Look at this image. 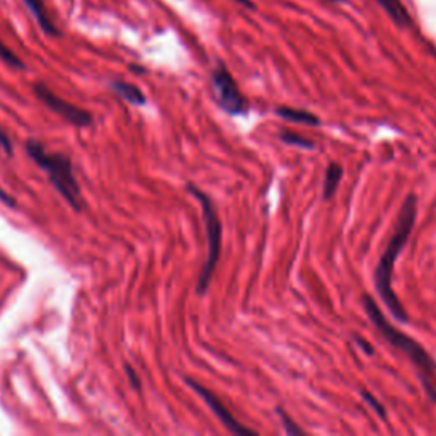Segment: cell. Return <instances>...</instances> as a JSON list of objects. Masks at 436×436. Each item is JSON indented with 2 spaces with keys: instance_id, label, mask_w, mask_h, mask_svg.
<instances>
[{
  "instance_id": "7402d4cb",
  "label": "cell",
  "mask_w": 436,
  "mask_h": 436,
  "mask_svg": "<svg viewBox=\"0 0 436 436\" xmlns=\"http://www.w3.org/2000/svg\"><path fill=\"white\" fill-rule=\"evenodd\" d=\"M327 2H334V3H337V2H343V0H327Z\"/></svg>"
},
{
  "instance_id": "52a82bcc",
  "label": "cell",
  "mask_w": 436,
  "mask_h": 436,
  "mask_svg": "<svg viewBox=\"0 0 436 436\" xmlns=\"http://www.w3.org/2000/svg\"><path fill=\"white\" fill-rule=\"evenodd\" d=\"M186 383L191 387V389L194 390V392L198 394V396L201 397V399L205 400V404H207V406L210 407L211 413H214L215 416L218 418L220 423H222L223 426H225L227 430L230 431V433L239 435V436L240 435H247V436H256L257 435L256 431L251 430V428L242 426V424H240L239 421H237L235 418H233L232 414H230V411L227 409L225 404H223L222 400L218 399V396H215V394L211 392V390H208L207 387L200 385V383L194 382V380H191V379H186Z\"/></svg>"
},
{
  "instance_id": "30bf717a",
  "label": "cell",
  "mask_w": 436,
  "mask_h": 436,
  "mask_svg": "<svg viewBox=\"0 0 436 436\" xmlns=\"http://www.w3.org/2000/svg\"><path fill=\"white\" fill-rule=\"evenodd\" d=\"M343 167L336 162H331L329 167L326 170V177H324V184H322V198L324 200H331L336 194L337 188H339L341 179H343Z\"/></svg>"
},
{
  "instance_id": "6da1fadb",
  "label": "cell",
  "mask_w": 436,
  "mask_h": 436,
  "mask_svg": "<svg viewBox=\"0 0 436 436\" xmlns=\"http://www.w3.org/2000/svg\"><path fill=\"white\" fill-rule=\"evenodd\" d=\"M416 217L418 196L414 193H411L402 201L399 217H397L396 229H394L389 244H387L385 251L380 256L379 264H376L375 271H373V281H375V288L380 300L385 303V307L389 309V313H392L394 319L404 324L409 322V316H407L406 309H404L400 300L397 298L396 292H394V268H396L397 257H399V254L402 253L407 240H409L414 223H416Z\"/></svg>"
},
{
  "instance_id": "7c38bea8",
  "label": "cell",
  "mask_w": 436,
  "mask_h": 436,
  "mask_svg": "<svg viewBox=\"0 0 436 436\" xmlns=\"http://www.w3.org/2000/svg\"><path fill=\"white\" fill-rule=\"evenodd\" d=\"M111 89H113L118 96L123 97L125 101L135 104V106H144V104L146 103L144 92H142L137 86H133V84L111 82Z\"/></svg>"
},
{
  "instance_id": "e0dca14e",
  "label": "cell",
  "mask_w": 436,
  "mask_h": 436,
  "mask_svg": "<svg viewBox=\"0 0 436 436\" xmlns=\"http://www.w3.org/2000/svg\"><path fill=\"white\" fill-rule=\"evenodd\" d=\"M0 149H2L5 153H9V155L12 153V144H10L9 137H7V133L2 130V128H0Z\"/></svg>"
},
{
  "instance_id": "ac0fdd59",
  "label": "cell",
  "mask_w": 436,
  "mask_h": 436,
  "mask_svg": "<svg viewBox=\"0 0 436 436\" xmlns=\"http://www.w3.org/2000/svg\"><path fill=\"white\" fill-rule=\"evenodd\" d=\"M127 373H128V376H130V382H131V387H133V389H137V390H140V379H138V375L137 373H135V370L131 368L130 365H127Z\"/></svg>"
},
{
  "instance_id": "8992f818",
  "label": "cell",
  "mask_w": 436,
  "mask_h": 436,
  "mask_svg": "<svg viewBox=\"0 0 436 436\" xmlns=\"http://www.w3.org/2000/svg\"><path fill=\"white\" fill-rule=\"evenodd\" d=\"M34 94L38 96V99L44 104V106L50 107L51 111H55L57 114H60L64 120H67L68 123L75 125V127H89L92 123V116H90L87 111L80 110V107L73 106V104L67 103V101L60 99L55 92H51L44 84H36L34 86Z\"/></svg>"
},
{
  "instance_id": "9c48e42d",
  "label": "cell",
  "mask_w": 436,
  "mask_h": 436,
  "mask_svg": "<svg viewBox=\"0 0 436 436\" xmlns=\"http://www.w3.org/2000/svg\"><path fill=\"white\" fill-rule=\"evenodd\" d=\"M24 3L27 5L29 12L33 14L34 19L38 21L41 29L48 34V36H58V29L53 23H51L50 16H48L47 9H44V3L43 0H24Z\"/></svg>"
},
{
  "instance_id": "ba28073f",
  "label": "cell",
  "mask_w": 436,
  "mask_h": 436,
  "mask_svg": "<svg viewBox=\"0 0 436 436\" xmlns=\"http://www.w3.org/2000/svg\"><path fill=\"white\" fill-rule=\"evenodd\" d=\"M375 2L382 7L383 12L392 19V23L397 27H400V29L413 27V17L400 0H375Z\"/></svg>"
},
{
  "instance_id": "9a60e30c",
  "label": "cell",
  "mask_w": 436,
  "mask_h": 436,
  "mask_svg": "<svg viewBox=\"0 0 436 436\" xmlns=\"http://www.w3.org/2000/svg\"><path fill=\"white\" fill-rule=\"evenodd\" d=\"M277 413H278V416L281 418V423H283L285 431H287L288 435H303V430H302V428L296 426L295 421H293L292 418L288 416L287 413H285L283 407H277Z\"/></svg>"
},
{
  "instance_id": "4fadbf2b",
  "label": "cell",
  "mask_w": 436,
  "mask_h": 436,
  "mask_svg": "<svg viewBox=\"0 0 436 436\" xmlns=\"http://www.w3.org/2000/svg\"><path fill=\"white\" fill-rule=\"evenodd\" d=\"M280 138H281V142H285L287 145L300 146V149H305V150L313 149L312 140H309V138H305V137H300V135H296V133H292V131L283 130L280 133Z\"/></svg>"
},
{
  "instance_id": "5b68a950",
  "label": "cell",
  "mask_w": 436,
  "mask_h": 436,
  "mask_svg": "<svg viewBox=\"0 0 436 436\" xmlns=\"http://www.w3.org/2000/svg\"><path fill=\"white\" fill-rule=\"evenodd\" d=\"M211 87H214L218 106L225 113H229L230 116H240V114L247 113L249 103L240 92L232 73L223 64H218L217 68H214V72H211Z\"/></svg>"
},
{
  "instance_id": "3957f363",
  "label": "cell",
  "mask_w": 436,
  "mask_h": 436,
  "mask_svg": "<svg viewBox=\"0 0 436 436\" xmlns=\"http://www.w3.org/2000/svg\"><path fill=\"white\" fill-rule=\"evenodd\" d=\"M26 152L31 159L48 174L55 190L65 198L73 210H80L82 198H80V188L73 174L70 159L64 153H51L41 145L40 142L29 140L26 144Z\"/></svg>"
},
{
  "instance_id": "277c9868",
  "label": "cell",
  "mask_w": 436,
  "mask_h": 436,
  "mask_svg": "<svg viewBox=\"0 0 436 436\" xmlns=\"http://www.w3.org/2000/svg\"><path fill=\"white\" fill-rule=\"evenodd\" d=\"M188 191L200 201L201 211H203L205 232H207V259H205L203 268H201L200 277H198L196 281V293L198 295H205L208 287H210L215 268H217L220 259V253H222V222H220L214 200L203 190L193 186V184H188Z\"/></svg>"
},
{
  "instance_id": "5bb4252c",
  "label": "cell",
  "mask_w": 436,
  "mask_h": 436,
  "mask_svg": "<svg viewBox=\"0 0 436 436\" xmlns=\"http://www.w3.org/2000/svg\"><path fill=\"white\" fill-rule=\"evenodd\" d=\"M0 58H2V60L5 62V64L9 65V67L19 68V70H23V68H24V64L21 62V58L17 57L16 53H12V51H10L9 48L5 47V44H3L2 40H0Z\"/></svg>"
},
{
  "instance_id": "d6986e66",
  "label": "cell",
  "mask_w": 436,
  "mask_h": 436,
  "mask_svg": "<svg viewBox=\"0 0 436 436\" xmlns=\"http://www.w3.org/2000/svg\"><path fill=\"white\" fill-rule=\"evenodd\" d=\"M355 341H357V344H358V346H360V348H363V350H365V353H366V355H368V357H372V355H373V350H372V346H370V344H368V343H366V341L363 339V337H358V336H355Z\"/></svg>"
},
{
  "instance_id": "2e32d148",
  "label": "cell",
  "mask_w": 436,
  "mask_h": 436,
  "mask_svg": "<svg viewBox=\"0 0 436 436\" xmlns=\"http://www.w3.org/2000/svg\"><path fill=\"white\" fill-rule=\"evenodd\" d=\"M360 394H361V397H363V400H365V402H366V404H368V406H370V407H372V409H373V411H375V413H376V414H379V416H380V418H382V420H385V418H387V411H385V407H383V406H382V404H380V402H379V400H376V399H375V396H372V394H370V392H366V390H361V392H360Z\"/></svg>"
},
{
  "instance_id": "ffe728a7",
  "label": "cell",
  "mask_w": 436,
  "mask_h": 436,
  "mask_svg": "<svg viewBox=\"0 0 436 436\" xmlns=\"http://www.w3.org/2000/svg\"><path fill=\"white\" fill-rule=\"evenodd\" d=\"M0 200H2L3 203H7V207H16V200H14V198H10L9 194L3 193L2 188H0Z\"/></svg>"
},
{
  "instance_id": "44dd1931",
  "label": "cell",
  "mask_w": 436,
  "mask_h": 436,
  "mask_svg": "<svg viewBox=\"0 0 436 436\" xmlns=\"http://www.w3.org/2000/svg\"><path fill=\"white\" fill-rule=\"evenodd\" d=\"M233 2H237V3H239V5H244V7H246V9H249V10L256 9V5H254L253 0H233Z\"/></svg>"
},
{
  "instance_id": "8fae6325",
  "label": "cell",
  "mask_w": 436,
  "mask_h": 436,
  "mask_svg": "<svg viewBox=\"0 0 436 436\" xmlns=\"http://www.w3.org/2000/svg\"><path fill=\"white\" fill-rule=\"evenodd\" d=\"M277 114L280 118H283V120L292 121V123H302V125H309V127H319L320 125V120L316 116V114L303 110H293V107L280 106L277 107Z\"/></svg>"
},
{
  "instance_id": "7a4b0ae2",
  "label": "cell",
  "mask_w": 436,
  "mask_h": 436,
  "mask_svg": "<svg viewBox=\"0 0 436 436\" xmlns=\"http://www.w3.org/2000/svg\"><path fill=\"white\" fill-rule=\"evenodd\" d=\"M361 303H363V309L366 316H368V319L372 320L375 329L382 334L383 339H385L390 346H394L396 350H399L400 353L406 355L411 360V363L416 366L418 372H420L421 380H423L424 389H426V394L430 396V399L436 400V365L433 358L430 357V353H428L418 341H414L413 337L404 334L402 331H399L397 327H394L392 324L387 320V317L383 316V312L380 310L379 303L373 300V296L363 295Z\"/></svg>"
}]
</instances>
